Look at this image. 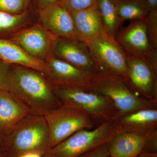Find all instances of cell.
<instances>
[{
    "label": "cell",
    "instance_id": "obj_6",
    "mask_svg": "<svg viewBox=\"0 0 157 157\" xmlns=\"http://www.w3.org/2000/svg\"><path fill=\"white\" fill-rule=\"evenodd\" d=\"M44 116L49 130V148L56 146L77 131L97 127L85 113L65 104Z\"/></svg>",
    "mask_w": 157,
    "mask_h": 157
},
{
    "label": "cell",
    "instance_id": "obj_35",
    "mask_svg": "<svg viewBox=\"0 0 157 157\" xmlns=\"http://www.w3.org/2000/svg\"></svg>",
    "mask_w": 157,
    "mask_h": 157
},
{
    "label": "cell",
    "instance_id": "obj_33",
    "mask_svg": "<svg viewBox=\"0 0 157 157\" xmlns=\"http://www.w3.org/2000/svg\"><path fill=\"white\" fill-rule=\"evenodd\" d=\"M4 137L0 134V142H3L4 140Z\"/></svg>",
    "mask_w": 157,
    "mask_h": 157
},
{
    "label": "cell",
    "instance_id": "obj_25",
    "mask_svg": "<svg viewBox=\"0 0 157 157\" xmlns=\"http://www.w3.org/2000/svg\"><path fill=\"white\" fill-rule=\"evenodd\" d=\"M109 143L90 151L78 157H109Z\"/></svg>",
    "mask_w": 157,
    "mask_h": 157
},
{
    "label": "cell",
    "instance_id": "obj_15",
    "mask_svg": "<svg viewBox=\"0 0 157 157\" xmlns=\"http://www.w3.org/2000/svg\"><path fill=\"white\" fill-rule=\"evenodd\" d=\"M29 114L28 108L10 92L0 90V134L4 138Z\"/></svg>",
    "mask_w": 157,
    "mask_h": 157
},
{
    "label": "cell",
    "instance_id": "obj_14",
    "mask_svg": "<svg viewBox=\"0 0 157 157\" xmlns=\"http://www.w3.org/2000/svg\"><path fill=\"white\" fill-rule=\"evenodd\" d=\"M73 18L76 39L88 44L105 31L97 5L70 13Z\"/></svg>",
    "mask_w": 157,
    "mask_h": 157
},
{
    "label": "cell",
    "instance_id": "obj_31",
    "mask_svg": "<svg viewBox=\"0 0 157 157\" xmlns=\"http://www.w3.org/2000/svg\"><path fill=\"white\" fill-rule=\"evenodd\" d=\"M150 6L151 10L157 9V0H145Z\"/></svg>",
    "mask_w": 157,
    "mask_h": 157
},
{
    "label": "cell",
    "instance_id": "obj_8",
    "mask_svg": "<svg viewBox=\"0 0 157 157\" xmlns=\"http://www.w3.org/2000/svg\"><path fill=\"white\" fill-rule=\"evenodd\" d=\"M128 73L124 79L137 95L157 105V68L151 62L127 56Z\"/></svg>",
    "mask_w": 157,
    "mask_h": 157
},
{
    "label": "cell",
    "instance_id": "obj_24",
    "mask_svg": "<svg viewBox=\"0 0 157 157\" xmlns=\"http://www.w3.org/2000/svg\"><path fill=\"white\" fill-rule=\"evenodd\" d=\"M98 0H58L57 3L70 13L81 11L97 5Z\"/></svg>",
    "mask_w": 157,
    "mask_h": 157
},
{
    "label": "cell",
    "instance_id": "obj_29",
    "mask_svg": "<svg viewBox=\"0 0 157 157\" xmlns=\"http://www.w3.org/2000/svg\"><path fill=\"white\" fill-rule=\"evenodd\" d=\"M135 157H157V153L143 151Z\"/></svg>",
    "mask_w": 157,
    "mask_h": 157
},
{
    "label": "cell",
    "instance_id": "obj_23",
    "mask_svg": "<svg viewBox=\"0 0 157 157\" xmlns=\"http://www.w3.org/2000/svg\"><path fill=\"white\" fill-rule=\"evenodd\" d=\"M145 19L150 43L152 48L157 49V9L151 10Z\"/></svg>",
    "mask_w": 157,
    "mask_h": 157
},
{
    "label": "cell",
    "instance_id": "obj_26",
    "mask_svg": "<svg viewBox=\"0 0 157 157\" xmlns=\"http://www.w3.org/2000/svg\"><path fill=\"white\" fill-rule=\"evenodd\" d=\"M144 151L157 153V130L146 134Z\"/></svg>",
    "mask_w": 157,
    "mask_h": 157
},
{
    "label": "cell",
    "instance_id": "obj_22",
    "mask_svg": "<svg viewBox=\"0 0 157 157\" xmlns=\"http://www.w3.org/2000/svg\"><path fill=\"white\" fill-rule=\"evenodd\" d=\"M32 0H0V11L20 14L29 10Z\"/></svg>",
    "mask_w": 157,
    "mask_h": 157
},
{
    "label": "cell",
    "instance_id": "obj_4",
    "mask_svg": "<svg viewBox=\"0 0 157 157\" xmlns=\"http://www.w3.org/2000/svg\"><path fill=\"white\" fill-rule=\"evenodd\" d=\"M88 89L110 99L117 109L118 117L139 109L157 108L156 104L136 94L124 78L104 70L91 76Z\"/></svg>",
    "mask_w": 157,
    "mask_h": 157
},
{
    "label": "cell",
    "instance_id": "obj_17",
    "mask_svg": "<svg viewBox=\"0 0 157 157\" xmlns=\"http://www.w3.org/2000/svg\"><path fill=\"white\" fill-rule=\"evenodd\" d=\"M0 60L10 65L33 69L47 75L45 62L31 56L17 43L11 40L0 39Z\"/></svg>",
    "mask_w": 157,
    "mask_h": 157
},
{
    "label": "cell",
    "instance_id": "obj_5",
    "mask_svg": "<svg viewBox=\"0 0 157 157\" xmlns=\"http://www.w3.org/2000/svg\"><path fill=\"white\" fill-rule=\"evenodd\" d=\"M53 90L62 104L85 113L96 126L113 121L118 116L117 109L110 99L89 89L62 87Z\"/></svg>",
    "mask_w": 157,
    "mask_h": 157
},
{
    "label": "cell",
    "instance_id": "obj_21",
    "mask_svg": "<svg viewBox=\"0 0 157 157\" xmlns=\"http://www.w3.org/2000/svg\"><path fill=\"white\" fill-rule=\"evenodd\" d=\"M29 16V10L17 14L0 11V30L6 32L16 30L27 22Z\"/></svg>",
    "mask_w": 157,
    "mask_h": 157
},
{
    "label": "cell",
    "instance_id": "obj_13",
    "mask_svg": "<svg viewBox=\"0 0 157 157\" xmlns=\"http://www.w3.org/2000/svg\"><path fill=\"white\" fill-rule=\"evenodd\" d=\"M41 25L56 38L76 39L71 14L57 2L37 10Z\"/></svg>",
    "mask_w": 157,
    "mask_h": 157
},
{
    "label": "cell",
    "instance_id": "obj_3",
    "mask_svg": "<svg viewBox=\"0 0 157 157\" xmlns=\"http://www.w3.org/2000/svg\"><path fill=\"white\" fill-rule=\"evenodd\" d=\"M124 132L113 121L92 129L77 131L66 140L49 148L45 157H78L85 153L109 143L119 133Z\"/></svg>",
    "mask_w": 157,
    "mask_h": 157
},
{
    "label": "cell",
    "instance_id": "obj_32",
    "mask_svg": "<svg viewBox=\"0 0 157 157\" xmlns=\"http://www.w3.org/2000/svg\"><path fill=\"white\" fill-rule=\"evenodd\" d=\"M6 156V150L3 142H0V157Z\"/></svg>",
    "mask_w": 157,
    "mask_h": 157
},
{
    "label": "cell",
    "instance_id": "obj_9",
    "mask_svg": "<svg viewBox=\"0 0 157 157\" xmlns=\"http://www.w3.org/2000/svg\"><path fill=\"white\" fill-rule=\"evenodd\" d=\"M115 39L127 56L151 61L157 54V49L152 48L149 41L145 19L132 21L119 31Z\"/></svg>",
    "mask_w": 157,
    "mask_h": 157
},
{
    "label": "cell",
    "instance_id": "obj_12",
    "mask_svg": "<svg viewBox=\"0 0 157 157\" xmlns=\"http://www.w3.org/2000/svg\"><path fill=\"white\" fill-rule=\"evenodd\" d=\"M47 77L52 87H70L88 89L91 75L73 65L50 55L45 61Z\"/></svg>",
    "mask_w": 157,
    "mask_h": 157
},
{
    "label": "cell",
    "instance_id": "obj_20",
    "mask_svg": "<svg viewBox=\"0 0 157 157\" xmlns=\"http://www.w3.org/2000/svg\"><path fill=\"white\" fill-rule=\"evenodd\" d=\"M116 8L123 22L127 20L145 19L151 10L145 0H116Z\"/></svg>",
    "mask_w": 157,
    "mask_h": 157
},
{
    "label": "cell",
    "instance_id": "obj_16",
    "mask_svg": "<svg viewBox=\"0 0 157 157\" xmlns=\"http://www.w3.org/2000/svg\"><path fill=\"white\" fill-rule=\"evenodd\" d=\"M113 121L124 132L144 135L157 130V108L138 109Z\"/></svg>",
    "mask_w": 157,
    "mask_h": 157
},
{
    "label": "cell",
    "instance_id": "obj_1",
    "mask_svg": "<svg viewBox=\"0 0 157 157\" xmlns=\"http://www.w3.org/2000/svg\"><path fill=\"white\" fill-rule=\"evenodd\" d=\"M6 90L34 115L44 116L62 104L47 76L25 67L11 65Z\"/></svg>",
    "mask_w": 157,
    "mask_h": 157
},
{
    "label": "cell",
    "instance_id": "obj_18",
    "mask_svg": "<svg viewBox=\"0 0 157 157\" xmlns=\"http://www.w3.org/2000/svg\"><path fill=\"white\" fill-rule=\"evenodd\" d=\"M146 134L127 132L119 133L109 143V157H136L144 151Z\"/></svg>",
    "mask_w": 157,
    "mask_h": 157
},
{
    "label": "cell",
    "instance_id": "obj_34",
    "mask_svg": "<svg viewBox=\"0 0 157 157\" xmlns=\"http://www.w3.org/2000/svg\"><path fill=\"white\" fill-rule=\"evenodd\" d=\"M4 157H7V156H5Z\"/></svg>",
    "mask_w": 157,
    "mask_h": 157
},
{
    "label": "cell",
    "instance_id": "obj_2",
    "mask_svg": "<svg viewBox=\"0 0 157 157\" xmlns=\"http://www.w3.org/2000/svg\"><path fill=\"white\" fill-rule=\"evenodd\" d=\"M49 132L43 116L29 114L4 137L7 157H18L29 152L43 155L49 149Z\"/></svg>",
    "mask_w": 157,
    "mask_h": 157
},
{
    "label": "cell",
    "instance_id": "obj_30",
    "mask_svg": "<svg viewBox=\"0 0 157 157\" xmlns=\"http://www.w3.org/2000/svg\"><path fill=\"white\" fill-rule=\"evenodd\" d=\"M18 157H45L42 155L36 152H29L24 154Z\"/></svg>",
    "mask_w": 157,
    "mask_h": 157
},
{
    "label": "cell",
    "instance_id": "obj_11",
    "mask_svg": "<svg viewBox=\"0 0 157 157\" xmlns=\"http://www.w3.org/2000/svg\"><path fill=\"white\" fill-rule=\"evenodd\" d=\"M56 38L41 24H37L14 33L11 40L31 56L45 62L52 53V47Z\"/></svg>",
    "mask_w": 157,
    "mask_h": 157
},
{
    "label": "cell",
    "instance_id": "obj_28",
    "mask_svg": "<svg viewBox=\"0 0 157 157\" xmlns=\"http://www.w3.org/2000/svg\"><path fill=\"white\" fill-rule=\"evenodd\" d=\"M58 0H32L37 10L42 9L45 6L57 2Z\"/></svg>",
    "mask_w": 157,
    "mask_h": 157
},
{
    "label": "cell",
    "instance_id": "obj_27",
    "mask_svg": "<svg viewBox=\"0 0 157 157\" xmlns=\"http://www.w3.org/2000/svg\"><path fill=\"white\" fill-rule=\"evenodd\" d=\"M10 66L0 60V90H6Z\"/></svg>",
    "mask_w": 157,
    "mask_h": 157
},
{
    "label": "cell",
    "instance_id": "obj_10",
    "mask_svg": "<svg viewBox=\"0 0 157 157\" xmlns=\"http://www.w3.org/2000/svg\"><path fill=\"white\" fill-rule=\"evenodd\" d=\"M52 54L91 76L101 71L93 58L87 44L76 39L56 38Z\"/></svg>",
    "mask_w": 157,
    "mask_h": 157
},
{
    "label": "cell",
    "instance_id": "obj_19",
    "mask_svg": "<svg viewBox=\"0 0 157 157\" xmlns=\"http://www.w3.org/2000/svg\"><path fill=\"white\" fill-rule=\"evenodd\" d=\"M97 6L106 33L115 38L123 23L118 14L116 0H98Z\"/></svg>",
    "mask_w": 157,
    "mask_h": 157
},
{
    "label": "cell",
    "instance_id": "obj_7",
    "mask_svg": "<svg viewBox=\"0 0 157 157\" xmlns=\"http://www.w3.org/2000/svg\"><path fill=\"white\" fill-rule=\"evenodd\" d=\"M87 45L101 70L124 79L127 78V56L115 38L105 33L91 41Z\"/></svg>",
    "mask_w": 157,
    "mask_h": 157
}]
</instances>
